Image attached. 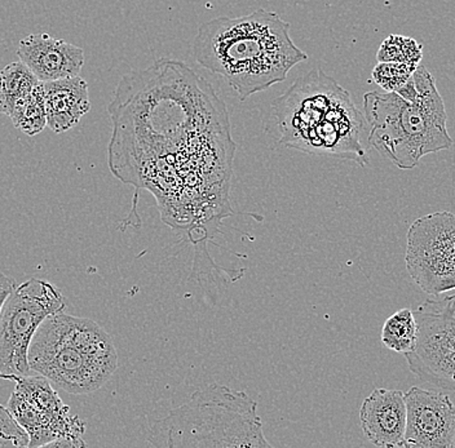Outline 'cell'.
<instances>
[{
    "label": "cell",
    "instance_id": "cell-19",
    "mask_svg": "<svg viewBox=\"0 0 455 448\" xmlns=\"http://www.w3.org/2000/svg\"><path fill=\"white\" fill-rule=\"evenodd\" d=\"M422 56V45L417 41L395 34L384 39L377 53L378 62H398L415 67H419Z\"/></svg>",
    "mask_w": 455,
    "mask_h": 448
},
{
    "label": "cell",
    "instance_id": "cell-18",
    "mask_svg": "<svg viewBox=\"0 0 455 448\" xmlns=\"http://www.w3.org/2000/svg\"><path fill=\"white\" fill-rule=\"evenodd\" d=\"M417 320L411 309H401L384 322L382 342L391 350L403 354L411 351L417 344Z\"/></svg>",
    "mask_w": 455,
    "mask_h": 448
},
{
    "label": "cell",
    "instance_id": "cell-3",
    "mask_svg": "<svg viewBox=\"0 0 455 448\" xmlns=\"http://www.w3.org/2000/svg\"><path fill=\"white\" fill-rule=\"evenodd\" d=\"M273 116L284 146L315 155H331L369 164L363 144L365 115L348 90L317 67L299 76L272 102Z\"/></svg>",
    "mask_w": 455,
    "mask_h": 448
},
{
    "label": "cell",
    "instance_id": "cell-10",
    "mask_svg": "<svg viewBox=\"0 0 455 448\" xmlns=\"http://www.w3.org/2000/svg\"><path fill=\"white\" fill-rule=\"evenodd\" d=\"M405 405L406 448H453L455 405L446 394L412 387Z\"/></svg>",
    "mask_w": 455,
    "mask_h": 448
},
{
    "label": "cell",
    "instance_id": "cell-15",
    "mask_svg": "<svg viewBox=\"0 0 455 448\" xmlns=\"http://www.w3.org/2000/svg\"><path fill=\"white\" fill-rule=\"evenodd\" d=\"M403 356L411 373L423 381L436 385L441 389L455 391L454 353H434L412 349Z\"/></svg>",
    "mask_w": 455,
    "mask_h": 448
},
{
    "label": "cell",
    "instance_id": "cell-8",
    "mask_svg": "<svg viewBox=\"0 0 455 448\" xmlns=\"http://www.w3.org/2000/svg\"><path fill=\"white\" fill-rule=\"evenodd\" d=\"M7 408L28 433V447H85V422L70 413L47 377L13 376Z\"/></svg>",
    "mask_w": 455,
    "mask_h": 448
},
{
    "label": "cell",
    "instance_id": "cell-17",
    "mask_svg": "<svg viewBox=\"0 0 455 448\" xmlns=\"http://www.w3.org/2000/svg\"><path fill=\"white\" fill-rule=\"evenodd\" d=\"M8 118L12 121L14 129L31 138L44 130L47 127V114L42 82L28 96L16 102Z\"/></svg>",
    "mask_w": 455,
    "mask_h": 448
},
{
    "label": "cell",
    "instance_id": "cell-21",
    "mask_svg": "<svg viewBox=\"0 0 455 448\" xmlns=\"http://www.w3.org/2000/svg\"><path fill=\"white\" fill-rule=\"evenodd\" d=\"M4 447H28V436L10 410L0 405V448Z\"/></svg>",
    "mask_w": 455,
    "mask_h": 448
},
{
    "label": "cell",
    "instance_id": "cell-11",
    "mask_svg": "<svg viewBox=\"0 0 455 448\" xmlns=\"http://www.w3.org/2000/svg\"><path fill=\"white\" fill-rule=\"evenodd\" d=\"M17 56L41 82L79 75L84 69V51L50 34H30L20 41Z\"/></svg>",
    "mask_w": 455,
    "mask_h": 448
},
{
    "label": "cell",
    "instance_id": "cell-9",
    "mask_svg": "<svg viewBox=\"0 0 455 448\" xmlns=\"http://www.w3.org/2000/svg\"><path fill=\"white\" fill-rule=\"evenodd\" d=\"M406 240L411 279L432 296L455 291V215L439 211L417 218Z\"/></svg>",
    "mask_w": 455,
    "mask_h": 448
},
{
    "label": "cell",
    "instance_id": "cell-2",
    "mask_svg": "<svg viewBox=\"0 0 455 448\" xmlns=\"http://www.w3.org/2000/svg\"><path fill=\"white\" fill-rule=\"evenodd\" d=\"M291 25L277 12L258 10L240 17H218L198 28L196 61L223 76L241 101L286 81L308 55L292 41Z\"/></svg>",
    "mask_w": 455,
    "mask_h": 448
},
{
    "label": "cell",
    "instance_id": "cell-1",
    "mask_svg": "<svg viewBox=\"0 0 455 448\" xmlns=\"http://www.w3.org/2000/svg\"><path fill=\"white\" fill-rule=\"evenodd\" d=\"M110 171L124 183L150 164H171L233 143L229 114L212 84L187 64L159 59L119 81L108 106Z\"/></svg>",
    "mask_w": 455,
    "mask_h": 448
},
{
    "label": "cell",
    "instance_id": "cell-5",
    "mask_svg": "<svg viewBox=\"0 0 455 448\" xmlns=\"http://www.w3.org/2000/svg\"><path fill=\"white\" fill-rule=\"evenodd\" d=\"M31 371L74 396L104 387L118 368L110 334L88 318L52 314L39 326L28 353Z\"/></svg>",
    "mask_w": 455,
    "mask_h": 448
},
{
    "label": "cell",
    "instance_id": "cell-7",
    "mask_svg": "<svg viewBox=\"0 0 455 448\" xmlns=\"http://www.w3.org/2000/svg\"><path fill=\"white\" fill-rule=\"evenodd\" d=\"M67 300L52 283L28 279L8 295L0 310V379L28 375V353L43 320L64 311Z\"/></svg>",
    "mask_w": 455,
    "mask_h": 448
},
{
    "label": "cell",
    "instance_id": "cell-23",
    "mask_svg": "<svg viewBox=\"0 0 455 448\" xmlns=\"http://www.w3.org/2000/svg\"><path fill=\"white\" fill-rule=\"evenodd\" d=\"M453 448H455V441H454Z\"/></svg>",
    "mask_w": 455,
    "mask_h": 448
},
{
    "label": "cell",
    "instance_id": "cell-14",
    "mask_svg": "<svg viewBox=\"0 0 455 448\" xmlns=\"http://www.w3.org/2000/svg\"><path fill=\"white\" fill-rule=\"evenodd\" d=\"M417 350L455 354V295L428 299L414 311Z\"/></svg>",
    "mask_w": 455,
    "mask_h": 448
},
{
    "label": "cell",
    "instance_id": "cell-20",
    "mask_svg": "<svg viewBox=\"0 0 455 448\" xmlns=\"http://www.w3.org/2000/svg\"><path fill=\"white\" fill-rule=\"evenodd\" d=\"M417 67L398 62H379L372 70V79L386 92H397L405 86Z\"/></svg>",
    "mask_w": 455,
    "mask_h": 448
},
{
    "label": "cell",
    "instance_id": "cell-12",
    "mask_svg": "<svg viewBox=\"0 0 455 448\" xmlns=\"http://www.w3.org/2000/svg\"><path fill=\"white\" fill-rule=\"evenodd\" d=\"M361 429L374 446L405 447L406 405L401 390L375 389L360 410Z\"/></svg>",
    "mask_w": 455,
    "mask_h": 448
},
{
    "label": "cell",
    "instance_id": "cell-6",
    "mask_svg": "<svg viewBox=\"0 0 455 448\" xmlns=\"http://www.w3.org/2000/svg\"><path fill=\"white\" fill-rule=\"evenodd\" d=\"M156 447H270L258 405L243 391L212 384L197 390L149 432Z\"/></svg>",
    "mask_w": 455,
    "mask_h": 448
},
{
    "label": "cell",
    "instance_id": "cell-16",
    "mask_svg": "<svg viewBox=\"0 0 455 448\" xmlns=\"http://www.w3.org/2000/svg\"><path fill=\"white\" fill-rule=\"evenodd\" d=\"M41 81L24 62L8 64L0 72V114L10 116L17 101L28 96Z\"/></svg>",
    "mask_w": 455,
    "mask_h": 448
},
{
    "label": "cell",
    "instance_id": "cell-4",
    "mask_svg": "<svg viewBox=\"0 0 455 448\" xmlns=\"http://www.w3.org/2000/svg\"><path fill=\"white\" fill-rule=\"evenodd\" d=\"M417 93L405 100L397 92L363 96L369 144L400 169H412L426 155L453 146L445 105L426 67L411 75Z\"/></svg>",
    "mask_w": 455,
    "mask_h": 448
},
{
    "label": "cell",
    "instance_id": "cell-13",
    "mask_svg": "<svg viewBox=\"0 0 455 448\" xmlns=\"http://www.w3.org/2000/svg\"><path fill=\"white\" fill-rule=\"evenodd\" d=\"M47 127L55 133L74 129L91 110L88 84L81 76L42 82Z\"/></svg>",
    "mask_w": 455,
    "mask_h": 448
},
{
    "label": "cell",
    "instance_id": "cell-22",
    "mask_svg": "<svg viewBox=\"0 0 455 448\" xmlns=\"http://www.w3.org/2000/svg\"><path fill=\"white\" fill-rule=\"evenodd\" d=\"M17 287L16 280L5 274H0V310L8 295Z\"/></svg>",
    "mask_w": 455,
    "mask_h": 448
}]
</instances>
